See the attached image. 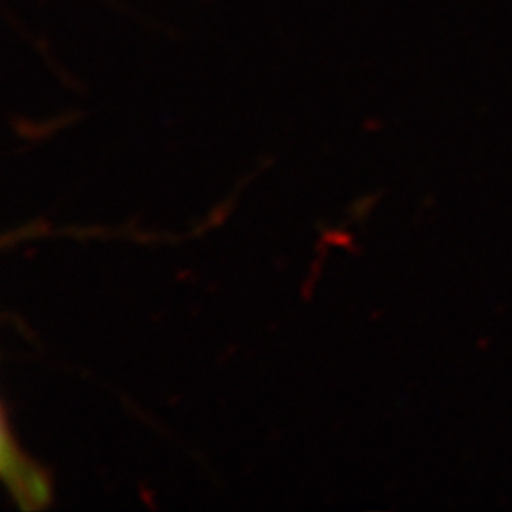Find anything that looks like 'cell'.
<instances>
[{"label":"cell","instance_id":"1","mask_svg":"<svg viewBox=\"0 0 512 512\" xmlns=\"http://www.w3.org/2000/svg\"><path fill=\"white\" fill-rule=\"evenodd\" d=\"M2 475L23 509H38L50 503V482L42 471L31 467L12 448V440L4 429L2 435Z\"/></svg>","mask_w":512,"mask_h":512}]
</instances>
